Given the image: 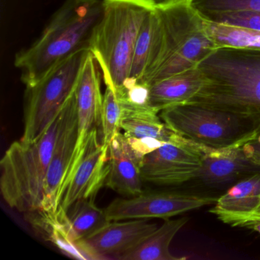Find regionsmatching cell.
<instances>
[{"label": "cell", "mask_w": 260, "mask_h": 260, "mask_svg": "<svg viewBox=\"0 0 260 260\" xmlns=\"http://www.w3.org/2000/svg\"><path fill=\"white\" fill-rule=\"evenodd\" d=\"M171 1H173V2L188 3V4H191L192 0H171Z\"/></svg>", "instance_id": "obj_30"}, {"label": "cell", "mask_w": 260, "mask_h": 260, "mask_svg": "<svg viewBox=\"0 0 260 260\" xmlns=\"http://www.w3.org/2000/svg\"><path fill=\"white\" fill-rule=\"evenodd\" d=\"M156 11L151 51L141 83L147 85L198 68L217 49L191 4L170 1L156 4Z\"/></svg>", "instance_id": "obj_2"}, {"label": "cell", "mask_w": 260, "mask_h": 260, "mask_svg": "<svg viewBox=\"0 0 260 260\" xmlns=\"http://www.w3.org/2000/svg\"><path fill=\"white\" fill-rule=\"evenodd\" d=\"M122 109L117 98L115 90L106 86L102 111L101 127L102 144L109 146L121 129Z\"/></svg>", "instance_id": "obj_24"}, {"label": "cell", "mask_w": 260, "mask_h": 260, "mask_svg": "<svg viewBox=\"0 0 260 260\" xmlns=\"http://www.w3.org/2000/svg\"><path fill=\"white\" fill-rule=\"evenodd\" d=\"M25 215L37 232L62 253L77 259L98 260L82 240H77L64 210L60 208L55 211L37 210Z\"/></svg>", "instance_id": "obj_17"}, {"label": "cell", "mask_w": 260, "mask_h": 260, "mask_svg": "<svg viewBox=\"0 0 260 260\" xmlns=\"http://www.w3.org/2000/svg\"><path fill=\"white\" fill-rule=\"evenodd\" d=\"M198 68L205 83L186 103L229 112L260 136V50L219 48Z\"/></svg>", "instance_id": "obj_1"}, {"label": "cell", "mask_w": 260, "mask_h": 260, "mask_svg": "<svg viewBox=\"0 0 260 260\" xmlns=\"http://www.w3.org/2000/svg\"><path fill=\"white\" fill-rule=\"evenodd\" d=\"M161 119L173 132L206 147H226L251 132L236 115L200 105H176L161 111Z\"/></svg>", "instance_id": "obj_7"}, {"label": "cell", "mask_w": 260, "mask_h": 260, "mask_svg": "<svg viewBox=\"0 0 260 260\" xmlns=\"http://www.w3.org/2000/svg\"><path fill=\"white\" fill-rule=\"evenodd\" d=\"M89 52L83 49L74 53L36 84L25 86L24 132L20 140L34 142L45 133L75 90Z\"/></svg>", "instance_id": "obj_6"}, {"label": "cell", "mask_w": 260, "mask_h": 260, "mask_svg": "<svg viewBox=\"0 0 260 260\" xmlns=\"http://www.w3.org/2000/svg\"><path fill=\"white\" fill-rule=\"evenodd\" d=\"M188 221L187 217L167 219L160 226L149 236L139 246L123 255L119 260H181L185 257L175 256L170 245L178 232Z\"/></svg>", "instance_id": "obj_19"}, {"label": "cell", "mask_w": 260, "mask_h": 260, "mask_svg": "<svg viewBox=\"0 0 260 260\" xmlns=\"http://www.w3.org/2000/svg\"><path fill=\"white\" fill-rule=\"evenodd\" d=\"M68 220L77 240L90 237L109 223L105 210L95 205L94 199H81L68 211Z\"/></svg>", "instance_id": "obj_21"}, {"label": "cell", "mask_w": 260, "mask_h": 260, "mask_svg": "<svg viewBox=\"0 0 260 260\" xmlns=\"http://www.w3.org/2000/svg\"><path fill=\"white\" fill-rule=\"evenodd\" d=\"M247 229L251 230V231H255V232L258 233V234H260V222H258V223H254V224L250 225V226H248Z\"/></svg>", "instance_id": "obj_28"}, {"label": "cell", "mask_w": 260, "mask_h": 260, "mask_svg": "<svg viewBox=\"0 0 260 260\" xmlns=\"http://www.w3.org/2000/svg\"><path fill=\"white\" fill-rule=\"evenodd\" d=\"M102 76L98 63L89 52L74 90L78 118V139L74 160L88 135L92 129L100 126L104 100L101 89Z\"/></svg>", "instance_id": "obj_15"}, {"label": "cell", "mask_w": 260, "mask_h": 260, "mask_svg": "<svg viewBox=\"0 0 260 260\" xmlns=\"http://www.w3.org/2000/svg\"><path fill=\"white\" fill-rule=\"evenodd\" d=\"M191 6L202 18L228 12L260 13V0H192Z\"/></svg>", "instance_id": "obj_25"}, {"label": "cell", "mask_w": 260, "mask_h": 260, "mask_svg": "<svg viewBox=\"0 0 260 260\" xmlns=\"http://www.w3.org/2000/svg\"><path fill=\"white\" fill-rule=\"evenodd\" d=\"M157 228L156 223L145 219L110 221L82 241L98 260L119 259L136 249Z\"/></svg>", "instance_id": "obj_12"}, {"label": "cell", "mask_w": 260, "mask_h": 260, "mask_svg": "<svg viewBox=\"0 0 260 260\" xmlns=\"http://www.w3.org/2000/svg\"><path fill=\"white\" fill-rule=\"evenodd\" d=\"M209 212L233 228H247L260 222V173L233 185L217 198Z\"/></svg>", "instance_id": "obj_14"}, {"label": "cell", "mask_w": 260, "mask_h": 260, "mask_svg": "<svg viewBox=\"0 0 260 260\" xmlns=\"http://www.w3.org/2000/svg\"><path fill=\"white\" fill-rule=\"evenodd\" d=\"M60 121V111L39 140L31 143L14 141L6 150L0 160V190L10 208L25 214L42 208Z\"/></svg>", "instance_id": "obj_5"}, {"label": "cell", "mask_w": 260, "mask_h": 260, "mask_svg": "<svg viewBox=\"0 0 260 260\" xmlns=\"http://www.w3.org/2000/svg\"><path fill=\"white\" fill-rule=\"evenodd\" d=\"M103 11L92 34L90 52L106 86L113 90L128 79L135 45L154 0H103Z\"/></svg>", "instance_id": "obj_4"}, {"label": "cell", "mask_w": 260, "mask_h": 260, "mask_svg": "<svg viewBox=\"0 0 260 260\" xmlns=\"http://www.w3.org/2000/svg\"><path fill=\"white\" fill-rule=\"evenodd\" d=\"M109 174V146L99 140L98 130L88 135L62 188L58 208H68L81 199H95Z\"/></svg>", "instance_id": "obj_10"}, {"label": "cell", "mask_w": 260, "mask_h": 260, "mask_svg": "<svg viewBox=\"0 0 260 260\" xmlns=\"http://www.w3.org/2000/svg\"><path fill=\"white\" fill-rule=\"evenodd\" d=\"M155 7L148 13L141 27L134 51L130 74L123 86L141 83L142 81L151 51L152 42L157 19Z\"/></svg>", "instance_id": "obj_23"}, {"label": "cell", "mask_w": 260, "mask_h": 260, "mask_svg": "<svg viewBox=\"0 0 260 260\" xmlns=\"http://www.w3.org/2000/svg\"><path fill=\"white\" fill-rule=\"evenodd\" d=\"M141 157L129 144L127 137L117 134L109 146V174L106 186L126 197L143 191Z\"/></svg>", "instance_id": "obj_16"}, {"label": "cell", "mask_w": 260, "mask_h": 260, "mask_svg": "<svg viewBox=\"0 0 260 260\" xmlns=\"http://www.w3.org/2000/svg\"><path fill=\"white\" fill-rule=\"evenodd\" d=\"M205 83L199 68L175 74L154 82L150 86V107L159 113L161 111L189 101Z\"/></svg>", "instance_id": "obj_18"}, {"label": "cell", "mask_w": 260, "mask_h": 260, "mask_svg": "<svg viewBox=\"0 0 260 260\" xmlns=\"http://www.w3.org/2000/svg\"><path fill=\"white\" fill-rule=\"evenodd\" d=\"M203 19L215 23L260 31V13L257 12H228L210 15Z\"/></svg>", "instance_id": "obj_26"}, {"label": "cell", "mask_w": 260, "mask_h": 260, "mask_svg": "<svg viewBox=\"0 0 260 260\" xmlns=\"http://www.w3.org/2000/svg\"><path fill=\"white\" fill-rule=\"evenodd\" d=\"M103 11V0H67L39 39L16 54L14 64L24 85L36 84L74 53L89 50Z\"/></svg>", "instance_id": "obj_3"}, {"label": "cell", "mask_w": 260, "mask_h": 260, "mask_svg": "<svg viewBox=\"0 0 260 260\" xmlns=\"http://www.w3.org/2000/svg\"><path fill=\"white\" fill-rule=\"evenodd\" d=\"M245 155L249 162L260 168V137L249 141L243 146Z\"/></svg>", "instance_id": "obj_27"}, {"label": "cell", "mask_w": 260, "mask_h": 260, "mask_svg": "<svg viewBox=\"0 0 260 260\" xmlns=\"http://www.w3.org/2000/svg\"><path fill=\"white\" fill-rule=\"evenodd\" d=\"M258 135V131H251L233 144L219 148L202 146V168L198 179L205 185L217 187L230 183L244 173L254 171L257 167L246 157L243 146Z\"/></svg>", "instance_id": "obj_13"}, {"label": "cell", "mask_w": 260, "mask_h": 260, "mask_svg": "<svg viewBox=\"0 0 260 260\" xmlns=\"http://www.w3.org/2000/svg\"><path fill=\"white\" fill-rule=\"evenodd\" d=\"M217 198L181 191H143L138 196L116 199L105 209L109 221L131 219H170L204 206L214 205Z\"/></svg>", "instance_id": "obj_9"}, {"label": "cell", "mask_w": 260, "mask_h": 260, "mask_svg": "<svg viewBox=\"0 0 260 260\" xmlns=\"http://www.w3.org/2000/svg\"><path fill=\"white\" fill-rule=\"evenodd\" d=\"M61 121L44 188L42 208L57 211L62 188L74 164L78 139V118L74 91L60 110Z\"/></svg>", "instance_id": "obj_11"}, {"label": "cell", "mask_w": 260, "mask_h": 260, "mask_svg": "<svg viewBox=\"0 0 260 260\" xmlns=\"http://www.w3.org/2000/svg\"><path fill=\"white\" fill-rule=\"evenodd\" d=\"M202 144L181 135L147 153L141 164L144 182L176 185L198 179L202 168Z\"/></svg>", "instance_id": "obj_8"}, {"label": "cell", "mask_w": 260, "mask_h": 260, "mask_svg": "<svg viewBox=\"0 0 260 260\" xmlns=\"http://www.w3.org/2000/svg\"><path fill=\"white\" fill-rule=\"evenodd\" d=\"M156 4H165V3L170 2L171 0H154Z\"/></svg>", "instance_id": "obj_29"}, {"label": "cell", "mask_w": 260, "mask_h": 260, "mask_svg": "<svg viewBox=\"0 0 260 260\" xmlns=\"http://www.w3.org/2000/svg\"><path fill=\"white\" fill-rule=\"evenodd\" d=\"M205 20V19H204ZM209 37L219 48L260 50V31L205 20Z\"/></svg>", "instance_id": "obj_22"}, {"label": "cell", "mask_w": 260, "mask_h": 260, "mask_svg": "<svg viewBox=\"0 0 260 260\" xmlns=\"http://www.w3.org/2000/svg\"><path fill=\"white\" fill-rule=\"evenodd\" d=\"M160 119L155 112H123L121 129L127 138L169 142L176 133Z\"/></svg>", "instance_id": "obj_20"}]
</instances>
